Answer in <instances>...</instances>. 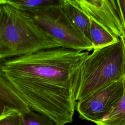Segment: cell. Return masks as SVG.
<instances>
[{
    "mask_svg": "<svg viewBox=\"0 0 125 125\" xmlns=\"http://www.w3.org/2000/svg\"><path fill=\"white\" fill-rule=\"evenodd\" d=\"M89 52L44 49L3 61L0 70L31 110L65 125L73 121L79 78Z\"/></svg>",
    "mask_w": 125,
    "mask_h": 125,
    "instance_id": "cell-1",
    "label": "cell"
},
{
    "mask_svg": "<svg viewBox=\"0 0 125 125\" xmlns=\"http://www.w3.org/2000/svg\"><path fill=\"white\" fill-rule=\"evenodd\" d=\"M59 47L27 12L0 0V60Z\"/></svg>",
    "mask_w": 125,
    "mask_h": 125,
    "instance_id": "cell-2",
    "label": "cell"
},
{
    "mask_svg": "<svg viewBox=\"0 0 125 125\" xmlns=\"http://www.w3.org/2000/svg\"><path fill=\"white\" fill-rule=\"evenodd\" d=\"M125 78V49L121 38L111 44L94 49L85 60L76 93V102Z\"/></svg>",
    "mask_w": 125,
    "mask_h": 125,
    "instance_id": "cell-3",
    "label": "cell"
},
{
    "mask_svg": "<svg viewBox=\"0 0 125 125\" xmlns=\"http://www.w3.org/2000/svg\"><path fill=\"white\" fill-rule=\"evenodd\" d=\"M25 12L61 47L88 52L93 50L92 43L78 31L66 15L61 0L57 4Z\"/></svg>",
    "mask_w": 125,
    "mask_h": 125,
    "instance_id": "cell-4",
    "label": "cell"
},
{
    "mask_svg": "<svg viewBox=\"0 0 125 125\" xmlns=\"http://www.w3.org/2000/svg\"><path fill=\"white\" fill-rule=\"evenodd\" d=\"M123 81L110 84L76 102L80 117L96 124L102 121L122 99Z\"/></svg>",
    "mask_w": 125,
    "mask_h": 125,
    "instance_id": "cell-5",
    "label": "cell"
},
{
    "mask_svg": "<svg viewBox=\"0 0 125 125\" xmlns=\"http://www.w3.org/2000/svg\"><path fill=\"white\" fill-rule=\"evenodd\" d=\"M89 19L115 37H125V23L119 0H72Z\"/></svg>",
    "mask_w": 125,
    "mask_h": 125,
    "instance_id": "cell-6",
    "label": "cell"
},
{
    "mask_svg": "<svg viewBox=\"0 0 125 125\" xmlns=\"http://www.w3.org/2000/svg\"><path fill=\"white\" fill-rule=\"evenodd\" d=\"M30 110L12 83L0 70V118L12 112L22 113Z\"/></svg>",
    "mask_w": 125,
    "mask_h": 125,
    "instance_id": "cell-7",
    "label": "cell"
},
{
    "mask_svg": "<svg viewBox=\"0 0 125 125\" xmlns=\"http://www.w3.org/2000/svg\"><path fill=\"white\" fill-rule=\"evenodd\" d=\"M61 4L73 25L86 39L90 42V20L88 17L74 4L72 0H61Z\"/></svg>",
    "mask_w": 125,
    "mask_h": 125,
    "instance_id": "cell-8",
    "label": "cell"
},
{
    "mask_svg": "<svg viewBox=\"0 0 125 125\" xmlns=\"http://www.w3.org/2000/svg\"><path fill=\"white\" fill-rule=\"evenodd\" d=\"M90 38L94 49L109 45L117 42L120 39L92 21H90Z\"/></svg>",
    "mask_w": 125,
    "mask_h": 125,
    "instance_id": "cell-9",
    "label": "cell"
},
{
    "mask_svg": "<svg viewBox=\"0 0 125 125\" xmlns=\"http://www.w3.org/2000/svg\"><path fill=\"white\" fill-rule=\"evenodd\" d=\"M123 96L111 111L97 125H125V78Z\"/></svg>",
    "mask_w": 125,
    "mask_h": 125,
    "instance_id": "cell-10",
    "label": "cell"
},
{
    "mask_svg": "<svg viewBox=\"0 0 125 125\" xmlns=\"http://www.w3.org/2000/svg\"><path fill=\"white\" fill-rule=\"evenodd\" d=\"M10 4L24 11L35 10L57 4L60 0H6Z\"/></svg>",
    "mask_w": 125,
    "mask_h": 125,
    "instance_id": "cell-11",
    "label": "cell"
},
{
    "mask_svg": "<svg viewBox=\"0 0 125 125\" xmlns=\"http://www.w3.org/2000/svg\"><path fill=\"white\" fill-rule=\"evenodd\" d=\"M23 125H56L49 117L32 110L21 113Z\"/></svg>",
    "mask_w": 125,
    "mask_h": 125,
    "instance_id": "cell-12",
    "label": "cell"
},
{
    "mask_svg": "<svg viewBox=\"0 0 125 125\" xmlns=\"http://www.w3.org/2000/svg\"><path fill=\"white\" fill-rule=\"evenodd\" d=\"M0 125H23L21 113L14 112L0 118Z\"/></svg>",
    "mask_w": 125,
    "mask_h": 125,
    "instance_id": "cell-13",
    "label": "cell"
},
{
    "mask_svg": "<svg viewBox=\"0 0 125 125\" xmlns=\"http://www.w3.org/2000/svg\"><path fill=\"white\" fill-rule=\"evenodd\" d=\"M119 1L125 23V0H119Z\"/></svg>",
    "mask_w": 125,
    "mask_h": 125,
    "instance_id": "cell-14",
    "label": "cell"
},
{
    "mask_svg": "<svg viewBox=\"0 0 125 125\" xmlns=\"http://www.w3.org/2000/svg\"><path fill=\"white\" fill-rule=\"evenodd\" d=\"M121 39H122V40L123 41V44H124V47H125V37H122V38H121Z\"/></svg>",
    "mask_w": 125,
    "mask_h": 125,
    "instance_id": "cell-15",
    "label": "cell"
}]
</instances>
